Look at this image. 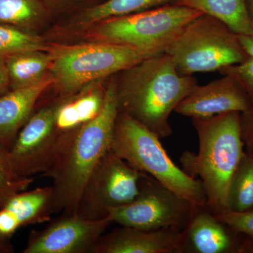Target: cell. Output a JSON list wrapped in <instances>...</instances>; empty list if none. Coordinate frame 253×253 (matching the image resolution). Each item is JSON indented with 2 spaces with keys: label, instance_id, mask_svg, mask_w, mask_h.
Here are the masks:
<instances>
[{
  "label": "cell",
  "instance_id": "obj_1",
  "mask_svg": "<svg viewBox=\"0 0 253 253\" xmlns=\"http://www.w3.org/2000/svg\"><path fill=\"white\" fill-rule=\"evenodd\" d=\"M118 113L116 81L113 78L99 114L60 137L53 162L43 174L52 181L53 212L77 213L86 183L111 150Z\"/></svg>",
  "mask_w": 253,
  "mask_h": 253
},
{
  "label": "cell",
  "instance_id": "obj_2",
  "mask_svg": "<svg viewBox=\"0 0 253 253\" xmlns=\"http://www.w3.org/2000/svg\"><path fill=\"white\" fill-rule=\"evenodd\" d=\"M116 81L118 111L127 115L160 139L172 134L171 113L198 84L192 76H183L166 53L146 58L122 71Z\"/></svg>",
  "mask_w": 253,
  "mask_h": 253
},
{
  "label": "cell",
  "instance_id": "obj_3",
  "mask_svg": "<svg viewBox=\"0 0 253 253\" xmlns=\"http://www.w3.org/2000/svg\"><path fill=\"white\" fill-rule=\"evenodd\" d=\"M198 138L197 154L184 151L181 169L201 179L207 206L214 214L228 211V194L233 174L244 154L240 113H221L209 118H192Z\"/></svg>",
  "mask_w": 253,
  "mask_h": 253
},
{
  "label": "cell",
  "instance_id": "obj_4",
  "mask_svg": "<svg viewBox=\"0 0 253 253\" xmlns=\"http://www.w3.org/2000/svg\"><path fill=\"white\" fill-rule=\"evenodd\" d=\"M111 149L139 172L149 174L179 197L198 206H207L201 179L191 177L168 156L161 139L146 126L118 113Z\"/></svg>",
  "mask_w": 253,
  "mask_h": 253
},
{
  "label": "cell",
  "instance_id": "obj_5",
  "mask_svg": "<svg viewBox=\"0 0 253 253\" xmlns=\"http://www.w3.org/2000/svg\"><path fill=\"white\" fill-rule=\"evenodd\" d=\"M166 53L183 76L219 71L249 57L238 35L219 20L204 14L186 25Z\"/></svg>",
  "mask_w": 253,
  "mask_h": 253
},
{
  "label": "cell",
  "instance_id": "obj_6",
  "mask_svg": "<svg viewBox=\"0 0 253 253\" xmlns=\"http://www.w3.org/2000/svg\"><path fill=\"white\" fill-rule=\"evenodd\" d=\"M202 13L176 4L109 18L98 23L96 39L130 46L149 57L166 53L188 23Z\"/></svg>",
  "mask_w": 253,
  "mask_h": 253
},
{
  "label": "cell",
  "instance_id": "obj_7",
  "mask_svg": "<svg viewBox=\"0 0 253 253\" xmlns=\"http://www.w3.org/2000/svg\"><path fill=\"white\" fill-rule=\"evenodd\" d=\"M51 77L65 94L84 84L122 72L149 58L122 44L101 42L66 46L51 53Z\"/></svg>",
  "mask_w": 253,
  "mask_h": 253
},
{
  "label": "cell",
  "instance_id": "obj_8",
  "mask_svg": "<svg viewBox=\"0 0 253 253\" xmlns=\"http://www.w3.org/2000/svg\"><path fill=\"white\" fill-rule=\"evenodd\" d=\"M200 207L143 173L137 197L125 206L110 208L108 217L119 225L144 230H184Z\"/></svg>",
  "mask_w": 253,
  "mask_h": 253
},
{
  "label": "cell",
  "instance_id": "obj_9",
  "mask_svg": "<svg viewBox=\"0 0 253 253\" xmlns=\"http://www.w3.org/2000/svg\"><path fill=\"white\" fill-rule=\"evenodd\" d=\"M142 174L110 150L86 183L76 214L99 220L108 217L110 208L132 202L140 191Z\"/></svg>",
  "mask_w": 253,
  "mask_h": 253
},
{
  "label": "cell",
  "instance_id": "obj_10",
  "mask_svg": "<svg viewBox=\"0 0 253 253\" xmlns=\"http://www.w3.org/2000/svg\"><path fill=\"white\" fill-rule=\"evenodd\" d=\"M56 106L32 115L9 150L15 173L21 178L45 173L54 160L60 138L55 122Z\"/></svg>",
  "mask_w": 253,
  "mask_h": 253
},
{
  "label": "cell",
  "instance_id": "obj_11",
  "mask_svg": "<svg viewBox=\"0 0 253 253\" xmlns=\"http://www.w3.org/2000/svg\"><path fill=\"white\" fill-rule=\"evenodd\" d=\"M109 217L92 220L78 214H66L45 229L33 231L23 253H91L107 228Z\"/></svg>",
  "mask_w": 253,
  "mask_h": 253
},
{
  "label": "cell",
  "instance_id": "obj_12",
  "mask_svg": "<svg viewBox=\"0 0 253 253\" xmlns=\"http://www.w3.org/2000/svg\"><path fill=\"white\" fill-rule=\"evenodd\" d=\"M253 99L236 78L229 75L206 85H198L179 103L175 112L192 118H209L221 113H242Z\"/></svg>",
  "mask_w": 253,
  "mask_h": 253
},
{
  "label": "cell",
  "instance_id": "obj_13",
  "mask_svg": "<svg viewBox=\"0 0 253 253\" xmlns=\"http://www.w3.org/2000/svg\"><path fill=\"white\" fill-rule=\"evenodd\" d=\"M180 229L144 230L121 226L102 235L92 253H181Z\"/></svg>",
  "mask_w": 253,
  "mask_h": 253
},
{
  "label": "cell",
  "instance_id": "obj_14",
  "mask_svg": "<svg viewBox=\"0 0 253 253\" xmlns=\"http://www.w3.org/2000/svg\"><path fill=\"white\" fill-rule=\"evenodd\" d=\"M53 213L52 186L16 193L0 206V241L23 226L49 221Z\"/></svg>",
  "mask_w": 253,
  "mask_h": 253
},
{
  "label": "cell",
  "instance_id": "obj_15",
  "mask_svg": "<svg viewBox=\"0 0 253 253\" xmlns=\"http://www.w3.org/2000/svg\"><path fill=\"white\" fill-rule=\"evenodd\" d=\"M239 234L200 207L182 231L181 253H236Z\"/></svg>",
  "mask_w": 253,
  "mask_h": 253
},
{
  "label": "cell",
  "instance_id": "obj_16",
  "mask_svg": "<svg viewBox=\"0 0 253 253\" xmlns=\"http://www.w3.org/2000/svg\"><path fill=\"white\" fill-rule=\"evenodd\" d=\"M54 83L51 76L27 87L10 89L0 95V145L9 150L33 114L37 101Z\"/></svg>",
  "mask_w": 253,
  "mask_h": 253
},
{
  "label": "cell",
  "instance_id": "obj_17",
  "mask_svg": "<svg viewBox=\"0 0 253 253\" xmlns=\"http://www.w3.org/2000/svg\"><path fill=\"white\" fill-rule=\"evenodd\" d=\"M174 4L212 16L238 36L253 35V21L246 0H176Z\"/></svg>",
  "mask_w": 253,
  "mask_h": 253
},
{
  "label": "cell",
  "instance_id": "obj_18",
  "mask_svg": "<svg viewBox=\"0 0 253 253\" xmlns=\"http://www.w3.org/2000/svg\"><path fill=\"white\" fill-rule=\"evenodd\" d=\"M104 96L105 91L96 89L56 105L55 122L60 136L96 117L102 108Z\"/></svg>",
  "mask_w": 253,
  "mask_h": 253
},
{
  "label": "cell",
  "instance_id": "obj_19",
  "mask_svg": "<svg viewBox=\"0 0 253 253\" xmlns=\"http://www.w3.org/2000/svg\"><path fill=\"white\" fill-rule=\"evenodd\" d=\"M44 51H24L5 58L11 89L34 85L44 77L51 62V54Z\"/></svg>",
  "mask_w": 253,
  "mask_h": 253
},
{
  "label": "cell",
  "instance_id": "obj_20",
  "mask_svg": "<svg viewBox=\"0 0 253 253\" xmlns=\"http://www.w3.org/2000/svg\"><path fill=\"white\" fill-rule=\"evenodd\" d=\"M228 208L234 212L253 210V154L245 151L233 174L229 194Z\"/></svg>",
  "mask_w": 253,
  "mask_h": 253
},
{
  "label": "cell",
  "instance_id": "obj_21",
  "mask_svg": "<svg viewBox=\"0 0 253 253\" xmlns=\"http://www.w3.org/2000/svg\"><path fill=\"white\" fill-rule=\"evenodd\" d=\"M176 0H106L88 8L81 17L82 23H98L109 18L126 16L169 4Z\"/></svg>",
  "mask_w": 253,
  "mask_h": 253
},
{
  "label": "cell",
  "instance_id": "obj_22",
  "mask_svg": "<svg viewBox=\"0 0 253 253\" xmlns=\"http://www.w3.org/2000/svg\"><path fill=\"white\" fill-rule=\"evenodd\" d=\"M47 11L41 0H0V23L23 29L39 23Z\"/></svg>",
  "mask_w": 253,
  "mask_h": 253
},
{
  "label": "cell",
  "instance_id": "obj_23",
  "mask_svg": "<svg viewBox=\"0 0 253 253\" xmlns=\"http://www.w3.org/2000/svg\"><path fill=\"white\" fill-rule=\"evenodd\" d=\"M46 51V46L39 37L22 28L0 23V58L28 51Z\"/></svg>",
  "mask_w": 253,
  "mask_h": 253
},
{
  "label": "cell",
  "instance_id": "obj_24",
  "mask_svg": "<svg viewBox=\"0 0 253 253\" xmlns=\"http://www.w3.org/2000/svg\"><path fill=\"white\" fill-rule=\"evenodd\" d=\"M214 215L235 232L253 236V210L246 212L228 210Z\"/></svg>",
  "mask_w": 253,
  "mask_h": 253
},
{
  "label": "cell",
  "instance_id": "obj_25",
  "mask_svg": "<svg viewBox=\"0 0 253 253\" xmlns=\"http://www.w3.org/2000/svg\"><path fill=\"white\" fill-rule=\"evenodd\" d=\"M33 181L32 177L13 179L0 171V206L10 196L28 189Z\"/></svg>",
  "mask_w": 253,
  "mask_h": 253
},
{
  "label": "cell",
  "instance_id": "obj_26",
  "mask_svg": "<svg viewBox=\"0 0 253 253\" xmlns=\"http://www.w3.org/2000/svg\"><path fill=\"white\" fill-rule=\"evenodd\" d=\"M240 127L246 152L253 154V100L249 109L240 113Z\"/></svg>",
  "mask_w": 253,
  "mask_h": 253
},
{
  "label": "cell",
  "instance_id": "obj_27",
  "mask_svg": "<svg viewBox=\"0 0 253 253\" xmlns=\"http://www.w3.org/2000/svg\"><path fill=\"white\" fill-rule=\"evenodd\" d=\"M0 171L6 175L9 176L11 179H22L18 176L14 172L11 160H10L9 151L4 149L1 145H0Z\"/></svg>",
  "mask_w": 253,
  "mask_h": 253
},
{
  "label": "cell",
  "instance_id": "obj_28",
  "mask_svg": "<svg viewBox=\"0 0 253 253\" xmlns=\"http://www.w3.org/2000/svg\"><path fill=\"white\" fill-rule=\"evenodd\" d=\"M239 234L236 253H253V236Z\"/></svg>",
  "mask_w": 253,
  "mask_h": 253
},
{
  "label": "cell",
  "instance_id": "obj_29",
  "mask_svg": "<svg viewBox=\"0 0 253 253\" xmlns=\"http://www.w3.org/2000/svg\"><path fill=\"white\" fill-rule=\"evenodd\" d=\"M11 89L9 76L5 64L4 59L0 58V95L5 94Z\"/></svg>",
  "mask_w": 253,
  "mask_h": 253
},
{
  "label": "cell",
  "instance_id": "obj_30",
  "mask_svg": "<svg viewBox=\"0 0 253 253\" xmlns=\"http://www.w3.org/2000/svg\"><path fill=\"white\" fill-rule=\"evenodd\" d=\"M79 0H41L47 11L50 9L59 10L65 9L77 2Z\"/></svg>",
  "mask_w": 253,
  "mask_h": 253
},
{
  "label": "cell",
  "instance_id": "obj_31",
  "mask_svg": "<svg viewBox=\"0 0 253 253\" xmlns=\"http://www.w3.org/2000/svg\"><path fill=\"white\" fill-rule=\"evenodd\" d=\"M238 36L245 52L249 57L253 58V35Z\"/></svg>",
  "mask_w": 253,
  "mask_h": 253
},
{
  "label": "cell",
  "instance_id": "obj_32",
  "mask_svg": "<svg viewBox=\"0 0 253 253\" xmlns=\"http://www.w3.org/2000/svg\"><path fill=\"white\" fill-rule=\"evenodd\" d=\"M236 79L244 85L253 100V78H236Z\"/></svg>",
  "mask_w": 253,
  "mask_h": 253
},
{
  "label": "cell",
  "instance_id": "obj_33",
  "mask_svg": "<svg viewBox=\"0 0 253 253\" xmlns=\"http://www.w3.org/2000/svg\"><path fill=\"white\" fill-rule=\"evenodd\" d=\"M11 249H10L6 243L1 242L0 241V253H6L11 252Z\"/></svg>",
  "mask_w": 253,
  "mask_h": 253
},
{
  "label": "cell",
  "instance_id": "obj_34",
  "mask_svg": "<svg viewBox=\"0 0 253 253\" xmlns=\"http://www.w3.org/2000/svg\"><path fill=\"white\" fill-rule=\"evenodd\" d=\"M250 4H251V18H252L253 21V0H250Z\"/></svg>",
  "mask_w": 253,
  "mask_h": 253
}]
</instances>
